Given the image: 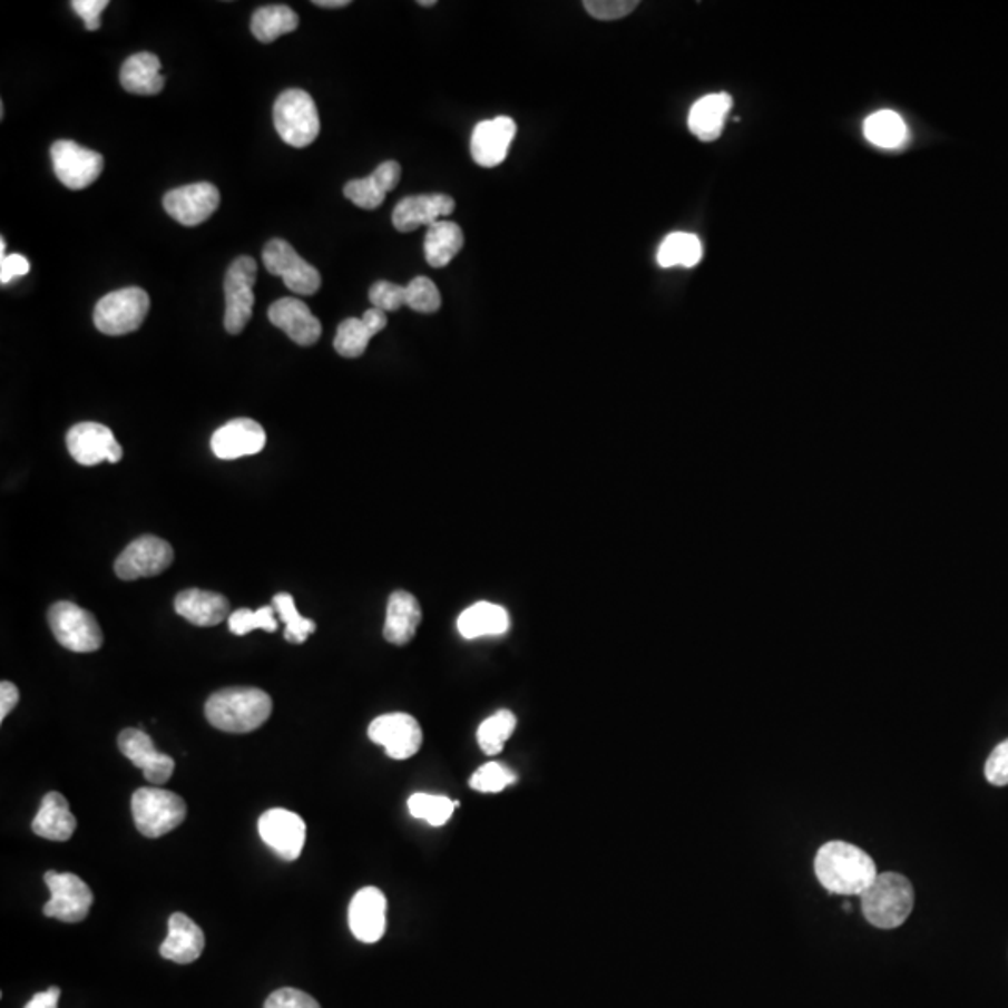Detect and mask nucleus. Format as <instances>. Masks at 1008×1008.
<instances>
[{
  "label": "nucleus",
  "instance_id": "1",
  "mask_svg": "<svg viewBox=\"0 0 1008 1008\" xmlns=\"http://www.w3.org/2000/svg\"><path fill=\"white\" fill-rule=\"evenodd\" d=\"M819 882L831 894L861 897L878 878L877 863L869 853L848 842H828L814 859Z\"/></svg>",
  "mask_w": 1008,
  "mask_h": 1008
},
{
  "label": "nucleus",
  "instance_id": "2",
  "mask_svg": "<svg viewBox=\"0 0 1008 1008\" xmlns=\"http://www.w3.org/2000/svg\"><path fill=\"white\" fill-rule=\"evenodd\" d=\"M272 709V697L258 687H228L208 698L206 720L219 731L247 734L264 725Z\"/></svg>",
  "mask_w": 1008,
  "mask_h": 1008
},
{
  "label": "nucleus",
  "instance_id": "3",
  "mask_svg": "<svg viewBox=\"0 0 1008 1008\" xmlns=\"http://www.w3.org/2000/svg\"><path fill=\"white\" fill-rule=\"evenodd\" d=\"M859 899L863 917L872 927L891 930L910 919L916 894L908 878L897 872H883Z\"/></svg>",
  "mask_w": 1008,
  "mask_h": 1008
},
{
  "label": "nucleus",
  "instance_id": "4",
  "mask_svg": "<svg viewBox=\"0 0 1008 1008\" xmlns=\"http://www.w3.org/2000/svg\"><path fill=\"white\" fill-rule=\"evenodd\" d=\"M131 813L140 835L159 839L176 830L185 816L187 805L178 794L159 786L135 790L131 797Z\"/></svg>",
  "mask_w": 1008,
  "mask_h": 1008
},
{
  "label": "nucleus",
  "instance_id": "5",
  "mask_svg": "<svg viewBox=\"0 0 1008 1008\" xmlns=\"http://www.w3.org/2000/svg\"><path fill=\"white\" fill-rule=\"evenodd\" d=\"M273 121L278 137L294 148L311 146L320 135V115L311 94L290 88L273 105Z\"/></svg>",
  "mask_w": 1008,
  "mask_h": 1008
},
{
  "label": "nucleus",
  "instance_id": "6",
  "mask_svg": "<svg viewBox=\"0 0 1008 1008\" xmlns=\"http://www.w3.org/2000/svg\"><path fill=\"white\" fill-rule=\"evenodd\" d=\"M150 311V297L145 290H116L98 301L94 309V325L109 336L133 333L145 323Z\"/></svg>",
  "mask_w": 1008,
  "mask_h": 1008
},
{
  "label": "nucleus",
  "instance_id": "7",
  "mask_svg": "<svg viewBox=\"0 0 1008 1008\" xmlns=\"http://www.w3.org/2000/svg\"><path fill=\"white\" fill-rule=\"evenodd\" d=\"M49 626L58 643L77 654L96 652L104 645V632L96 617L71 601L51 605Z\"/></svg>",
  "mask_w": 1008,
  "mask_h": 1008
},
{
  "label": "nucleus",
  "instance_id": "8",
  "mask_svg": "<svg viewBox=\"0 0 1008 1008\" xmlns=\"http://www.w3.org/2000/svg\"><path fill=\"white\" fill-rule=\"evenodd\" d=\"M258 265L251 256H237L225 278V327L231 334H239L253 317L254 283Z\"/></svg>",
  "mask_w": 1008,
  "mask_h": 1008
},
{
  "label": "nucleus",
  "instance_id": "9",
  "mask_svg": "<svg viewBox=\"0 0 1008 1008\" xmlns=\"http://www.w3.org/2000/svg\"><path fill=\"white\" fill-rule=\"evenodd\" d=\"M262 260L265 270L275 277L283 278L286 288L292 290L294 294L314 295L322 286V275L316 267L301 258L295 248L284 239L277 237L267 243Z\"/></svg>",
  "mask_w": 1008,
  "mask_h": 1008
},
{
  "label": "nucleus",
  "instance_id": "10",
  "mask_svg": "<svg viewBox=\"0 0 1008 1008\" xmlns=\"http://www.w3.org/2000/svg\"><path fill=\"white\" fill-rule=\"evenodd\" d=\"M43 880L51 893V899L43 906L46 917L62 922H81L87 919L92 908L94 894L92 889L88 888L81 878L70 872L60 874L49 870Z\"/></svg>",
  "mask_w": 1008,
  "mask_h": 1008
},
{
  "label": "nucleus",
  "instance_id": "11",
  "mask_svg": "<svg viewBox=\"0 0 1008 1008\" xmlns=\"http://www.w3.org/2000/svg\"><path fill=\"white\" fill-rule=\"evenodd\" d=\"M51 162L58 182L68 189H87L104 173V156L74 140H57L51 146Z\"/></svg>",
  "mask_w": 1008,
  "mask_h": 1008
},
{
  "label": "nucleus",
  "instance_id": "12",
  "mask_svg": "<svg viewBox=\"0 0 1008 1008\" xmlns=\"http://www.w3.org/2000/svg\"><path fill=\"white\" fill-rule=\"evenodd\" d=\"M174 549L157 536H140L129 544L116 559V576L124 581H137L143 577H156L173 565Z\"/></svg>",
  "mask_w": 1008,
  "mask_h": 1008
},
{
  "label": "nucleus",
  "instance_id": "13",
  "mask_svg": "<svg viewBox=\"0 0 1008 1008\" xmlns=\"http://www.w3.org/2000/svg\"><path fill=\"white\" fill-rule=\"evenodd\" d=\"M369 737L394 761H408L421 750L422 728L413 715L394 712L375 717L370 723Z\"/></svg>",
  "mask_w": 1008,
  "mask_h": 1008
},
{
  "label": "nucleus",
  "instance_id": "14",
  "mask_svg": "<svg viewBox=\"0 0 1008 1008\" xmlns=\"http://www.w3.org/2000/svg\"><path fill=\"white\" fill-rule=\"evenodd\" d=\"M221 193L208 182L184 185L168 190L163 198V208L179 225L196 226L206 223L219 209Z\"/></svg>",
  "mask_w": 1008,
  "mask_h": 1008
},
{
  "label": "nucleus",
  "instance_id": "15",
  "mask_svg": "<svg viewBox=\"0 0 1008 1008\" xmlns=\"http://www.w3.org/2000/svg\"><path fill=\"white\" fill-rule=\"evenodd\" d=\"M258 833L262 841L284 861L300 859L305 846V820L286 809L265 811L258 820Z\"/></svg>",
  "mask_w": 1008,
  "mask_h": 1008
},
{
  "label": "nucleus",
  "instance_id": "16",
  "mask_svg": "<svg viewBox=\"0 0 1008 1008\" xmlns=\"http://www.w3.org/2000/svg\"><path fill=\"white\" fill-rule=\"evenodd\" d=\"M66 444L74 460L81 466H99L101 461L118 463L124 456L115 433L98 422H81L66 436Z\"/></svg>",
  "mask_w": 1008,
  "mask_h": 1008
},
{
  "label": "nucleus",
  "instance_id": "17",
  "mask_svg": "<svg viewBox=\"0 0 1008 1008\" xmlns=\"http://www.w3.org/2000/svg\"><path fill=\"white\" fill-rule=\"evenodd\" d=\"M118 747H120L121 755L126 756L127 761H131L133 766L143 770L146 781L154 786H162L173 777L174 767H176L173 756L157 751L151 737L145 731H139V728L121 731L118 736Z\"/></svg>",
  "mask_w": 1008,
  "mask_h": 1008
},
{
  "label": "nucleus",
  "instance_id": "18",
  "mask_svg": "<svg viewBox=\"0 0 1008 1008\" xmlns=\"http://www.w3.org/2000/svg\"><path fill=\"white\" fill-rule=\"evenodd\" d=\"M518 126L510 116L480 121L471 135V156L479 167L496 168L507 159Z\"/></svg>",
  "mask_w": 1008,
  "mask_h": 1008
},
{
  "label": "nucleus",
  "instance_id": "19",
  "mask_svg": "<svg viewBox=\"0 0 1008 1008\" xmlns=\"http://www.w3.org/2000/svg\"><path fill=\"white\" fill-rule=\"evenodd\" d=\"M456 202L452 196L433 193V195L405 196L398 202L392 212V226L402 234L415 232L421 226H432L441 217L452 214Z\"/></svg>",
  "mask_w": 1008,
  "mask_h": 1008
},
{
  "label": "nucleus",
  "instance_id": "20",
  "mask_svg": "<svg viewBox=\"0 0 1008 1008\" xmlns=\"http://www.w3.org/2000/svg\"><path fill=\"white\" fill-rule=\"evenodd\" d=\"M348 921L353 936L363 943H375L385 936L386 899L378 888H364L353 897Z\"/></svg>",
  "mask_w": 1008,
  "mask_h": 1008
},
{
  "label": "nucleus",
  "instance_id": "21",
  "mask_svg": "<svg viewBox=\"0 0 1008 1008\" xmlns=\"http://www.w3.org/2000/svg\"><path fill=\"white\" fill-rule=\"evenodd\" d=\"M265 441L262 424L253 419H234L214 433L212 450L219 460H237L262 452Z\"/></svg>",
  "mask_w": 1008,
  "mask_h": 1008
},
{
  "label": "nucleus",
  "instance_id": "22",
  "mask_svg": "<svg viewBox=\"0 0 1008 1008\" xmlns=\"http://www.w3.org/2000/svg\"><path fill=\"white\" fill-rule=\"evenodd\" d=\"M270 322L288 334L290 341L300 346H312L322 336V322L312 314L303 301L283 297L275 301L267 311Z\"/></svg>",
  "mask_w": 1008,
  "mask_h": 1008
},
{
  "label": "nucleus",
  "instance_id": "23",
  "mask_svg": "<svg viewBox=\"0 0 1008 1008\" xmlns=\"http://www.w3.org/2000/svg\"><path fill=\"white\" fill-rule=\"evenodd\" d=\"M174 609L187 623L212 628L231 618V604L219 593H209L200 588H189L179 593L174 599Z\"/></svg>",
  "mask_w": 1008,
  "mask_h": 1008
},
{
  "label": "nucleus",
  "instance_id": "24",
  "mask_svg": "<svg viewBox=\"0 0 1008 1008\" xmlns=\"http://www.w3.org/2000/svg\"><path fill=\"white\" fill-rule=\"evenodd\" d=\"M386 327V312L381 309H369L363 317H348L336 329L333 346L339 355L358 359L366 352L372 336Z\"/></svg>",
  "mask_w": 1008,
  "mask_h": 1008
},
{
  "label": "nucleus",
  "instance_id": "25",
  "mask_svg": "<svg viewBox=\"0 0 1008 1008\" xmlns=\"http://www.w3.org/2000/svg\"><path fill=\"white\" fill-rule=\"evenodd\" d=\"M402 178V167L397 162L381 163L369 178L352 179L344 185V196L363 209L380 208L386 193L397 189Z\"/></svg>",
  "mask_w": 1008,
  "mask_h": 1008
},
{
  "label": "nucleus",
  "instance_id": "26",
  "mask_svg": "<svg viewBox=\"0 0 1008 1008\" xmlns=\"http://www.w3.org/2000/svg\"><path fill=\"white\" fill-rule=\"evenodd\" d=\"M206 947L202 928L185 913H173L168 919V936L162 943V957L176 963H193Z\"/></svg>",
  "mask_w": 1008,
  "mask_h": 1008
},
{
  "label": "nucleus",
  "instance_id": "27",
  "mask_svg": "<svg viewBox=\"0 0 1008 1008\" xmlns=\"http://www.w3.org/2000/svg\"><path fill=\"white\" fill-rule=\"evenodd\" d=\"M422 620L421 604L413 594L397 590L391 594L386 604L385 628L383 637L391 645H408L415 637L417 628Z\"/></svg>",
  "mask_w": 1008,
  "mask_h": 1008
},
{
  "label": "nucleus",
  "instance_id": "28",
  "mask_svg": "<svg viewBox=\"0 0 1008 1008\" xmlns=\"http://www.w3.org/2000/svg\"><path fill=\"white\" fill-rule=\"evenodd\" d=\"M732 110V98L728 94H709L693 105L687 116L689 131L703 143L720 139L725 129V121Z\"/></svg>",
  "mask_w": 1008,
  "mask_h": 1008
},
{
  "label": "nucleus",
  "instance_id": "29",
  "mask_svg": "<svg viewBox=\"0 0 1008 1008\" xmlns=\"http://www.w3.org/2000/svg\"><path fill=\"white\" fill-rule=\"evenodd\" d=\"M77 820L70 811V803L58 792H49L41 800L40 813L36 814L32 831L47 841H70L76 833Z\"/></svg>",
  "mask_w": 1008,
  "mask_h": 1008
},
{
  "label": "nucleus",
  "instance_id": "30",
  "mask_svg": "<svg viewBox=\"0 0 1008 1008\" xmlns=\"http://www.w3.org/2000/svg\"><path fill=\"white\" fill-rule=\"evenodd\" d=\"M124 90L135 96H157L165 88L162 60L154 52H137L127 58L120 70Z\"/></svg>",
  "mask_w": 1008,
  "mask_h": 1008
},
{
  "label": "nucleus",
  "instance_id": "31",
  "mask_svg": "<svg viewBox=\"0 0 1008 1008\" xmlns=\"http://www.w3.org/2000/svg\"><path fill=\"white\" fill-rule=\"evenodd\" d=\"M508 628H510V617H508L507 609L501 605L490 604V601H479V604L467 607L458 618V632L463 639L502 635L507 634Z\"/></svg>",
  "mask_w": 1008,
  "mask_h": 1008
},
{
  "label": "nucleus",
  "instance_id": "32",
  "mask_svg": "<svg viewBox=\"0 0 1008 1008\" xmlns=\"http://www.w3.org/2000/svg\"><path fill=\"white\" fill-rule=\"evenodd\" d=\"M463 247V232L452 221H438L436 225L428 226L424 237V256L428 264L439 270L447 267L452 260L460 254Z\"/></svg>",
  "mask_w": 1008,
  "mask_h": 1008
},
{
  "label": "nucleus",
  "instance_id": "33",
  "mask_svg": "<svg viewBox=\"0 0 1008 1008\" xmlns=\"http://www.w3.org/2000/svg\"><path fill=\"white\" fill-rule=\"evenodd\" d=\"M300 27V16L290 7L273 4L258 8L251 18V32L262 43H272Z\"/></svg>",
  "mask_w": 1008,
  "mask_h": 1008
},
{
  "label": "nucleus",
  "instance_id": "34",
  "mask_svg": "<svg viewBox=\"0 0 1008 1008\" xmlns=\"http://www.w3.org/2000/svg\"><path fill=\"white\" fill-rule=\"evenodd\" d=\"M864 137L883 150H897L908 140V126L894 110H878L864 120Z\"/></svg>",
  "mask_w": 1008,
  "mask_h": 1008
},
{
  "label": "nucleus",
  "instance_id": "35",
  "mask_svg": "<svg viewBox=\"0 0 1008 1008\" xmlns=\"http://www.w3.org/2000/svg\"><path fill=\"white\" fill-rule=\"evenodd\" d=\"M703 260V243L695 234L675 232L657 248V264L662 267H695Z\"/></svg>",
  "mask_w": 1008,
  "mask_h": 1008
},
{
  "label": "nucleus",
  "instance_id": "36",
  "mask_svg": "<svg viewBox=\"0 0 1008 1008\" xmlns=\"http://www.w3.org/2000/svg\"><path fill=\"white\" fill-rule=\"evenodd\" d=\"M516 725H518V720L508 709H501V712H497L488 720L482 721V725L479 726V732H477L480 750L485 751L486 755H499L505 750V744L510 740L513 731H516Z\"/></svg>",
  "mask_w": 1008,
  "mask_h": 1008
},
{
  "label": "nucleus",
  "instance_id": "37",
  "mask_svg": "<svg viewBox=\"0 0 1008 1008\" xmlns=\"http://www.w3.org/2000/svg\"><path fill=\"white\" fill-rule=\"evenodd\" d=\"M273 607H275V611L278 613V617H281L284 626H286L284 639L292 643V645H303V643L309 639V635L316 632V623H314V620L301 617V613L297 611V607H295V599L292 594H275Z\"/></svg>",
  "mask_w": 1008,
  "mask_h": 1008
},
{
  "label": "nucleus",
  "instance_id": "38",
  "mask_svg": "<svg viewBox=\"0 0 1008 1008\" xmlns=\"http://www.w3.org/2000/svg\"><path fill=\"white\" fill-rule=\"evenodd\" d=\"M458 805H460L458 801H452L447 795L424 794V792L411 795L410 801H408L410 813L415 819L424 820L433 828L447 824Z\"/></svg>",
  "mask_w": 1008,
  "mask_h": 1008
},
{
  "label": "nucleus",
  "instance_id": "39",
  "mask_svg": "<svg viewBox=\"0 0 1008 1008\" xmlns=\"http://www.w3.org/2000/svg\"><path fill=\"white\" fill-rule=\"evenodd\" d=\"M278 623L275 620V607H262L258 611L251 609H237L228 618V629L234 635H248L254 629H264L267 634L277 632Z\"/></svg>",
  "mask_w": 1008,
  "mask_h": 1008
},
{
  "label": "nucleus",
  "instance_id": "40",
  "mask_svg": "<svg viewBox=\"0 0 1008 1008\" xmlns=\"http://www.w3.org/2000/svg\"><path fill=\"white\" fill-rule=\"evenodd\" d=\"M516 779L518 777L510 767L499 764V762H488L473 773V777L469 779V784L482 794H497L516 783Z\"/></svg>",
  "mask_w": 1008,
  "mask_h": 1008
},
{
  "label": "nucleus",
  "instance_id": "41",
  "mask_svg": "<svg viewBox=\"0 0 1008 1008\" xmlns=\"http://www.w3.org/2000/svg\"><path fill=\"white\" fill-rule=\"evenodd\" d=\"M405 305L421 314H433L441 309L438 286L428 277H415L405 286Z\"/></svg>",
  "mask_w": 1008,
  "mask_h": 1008
},
{
  "label": "nucleus",
  "instance_id": "42",
  "mask_svg": "<svg viewBox=\"0 0 1008 1008\" xmlns=\"http://www.w3.org/2000/svg\"><path fill=\"white\" fill-rule=\"evenodd\" d=\"M583 7L598 21H617L639 7L637 0H585Z\"/></svg>",
  "mask_w": 1008,
  "mask_h": 1008
},
{
  "label": "nucleus",
  "instance_id": "43",
  "mask_svg": "<svg viewBox=\"0 0 1008 1008\" xmlns=\"http://www.w3.org/2000/svg\"><path fill=\"white\" fill-rule=\"evenodd\" d=\"M370 303L375 309L385 312H397L405 305V286L389 283V281H378L372 284L369 292Z\"/></svg>",
  "mask_w": 1008,
  "mask_h": 1008
},
{
  "label": "nucleus",
  "instance_id": "44",
  "mask_svg": "<svg viewBox=\"0 0 1008 1008\" xmlns=\"http://www.w3.org/2000/svg\"><path fill=\"white\" fill-rule=\"evenodd\" d=\"M264 1008H322L314 997L295 988H281L267 997Z\"/></svg>",
  "mask_w": 1008,
  "mask_h": 1008
},
{
  "label": "nucleus",
  "instance_id": "45",
  "mask_svg": "<svg viewBox=\"0 0 1008 1008\" xmlns=\"http://www.w3.org/2000/svg\"><path fill=\"white\" fill-rule=\"evenodd\" d=\"M985 775L988 779V783L996 784V786H1007L1008 740H1005V742L997 745L996 750L991 751V755L986 761Z\"/></svg>",
  "mask_w": 1008,
  "mask_h": 1008
},
{
  "label": "nucleus",
  "instance_id": "46",
  "mask_svg": "<svg viewBox=\"0 0 1008 1008\" xmlns=\"http://www.w3.org/2000/svg\"><path fill=\"white\" fill-rule=\"evenodd\" d=\"M71 8L85 21L90 32L101 29V13L109 8V0H74Z\"/></svg>",
  "mask_w": 1008,
  "mask_h": 1008
},
{
  "label": "nucleus",
  "instance_id": "47",
  "mask_svg": "<svg viewBox=\"0 0 1008 1008\" xmlns=\"http://www.w3.org/2000/svg\"><path fill=\"white\" fill-rule=\"evenodd\" d=\"M30 272V262L23 254H10L0 258V283H12L13 278L23 277Z\"/></svg>",
  "mask_w": 1008,
  "mask_h": 1008
},
{
  "label": "nucleus",
  "instance_id": "48",
  "mask_svg": "<svg viewBox=\"0 0 1008 1008\" xmlns=\"http://www.w3.org/2000/svg\"><path fill=\"white\" fill-rule=\"evenodd\" d=\"M19 692L12 682H2L0 684V721L7 720L12 714V709L18 706Z\"/></svg>",
  "mask_w": 1008,
  "mask_h": 1008
},
{
  "label": "nucleus",
  "instance_id": "49",
  "mask_svg": "<svg viewBox=\"0 0 1008 1008\" xmlns=\"http://www.w3.org/2000/svg\"><path fill=\"white\" fill-rule=\"evenodd\" d=\"M58 999H60V988L51 986L49 990L36 994L25 1008H58Z\"/></svg>",
  "mask_w": 1008,
  "mask_h": 1008
},
{
  "label": "nucleus",
  "instance_id": "50",
  "mask_svg": "<svg viewBox=\"0 0 1008 1008\" xmlns=\"http://www.w3.org/2000/svg\"><path fill=\"white\" fill-rule=\"evenodd\" d=\"M350 4H352L350 0H314V7L331 8V10H334V8H346Z\"/></svg>",
  "mask_w": 1008,
  "mask_h": 1008
},
{
  "label": "nucleus",
  "instance_id": "51",
  "mask_svg": "<svg viewBox=\"0 0 1008 1008\" xmlns=\"http://www.w3.org/2000/svg\"><path fill=\"white\" fill-rule=\"evenodd\" d=\"M417 4H419V7H422V8H432V7H436V4H438V2H436V0H419V2H417Z\"/></svg>",
  "mask_w": 1008,
  "mask_h": 1008
},
{
  "label": "nucleus",
  "instance_id": "52",
  "mask_svg": "<svg viewBox=\"0 0 1008 1008\" xmlns=\"http://www.w3.org/2000/svg\"><path fill=\"white\" fill-rule=\"evenodd\" d=\"M844 911H846V913H852V904L844 902Z\"/></svg>",
  "mask_w": 1008,
  "mask_h": 1008
}]
</instances>
